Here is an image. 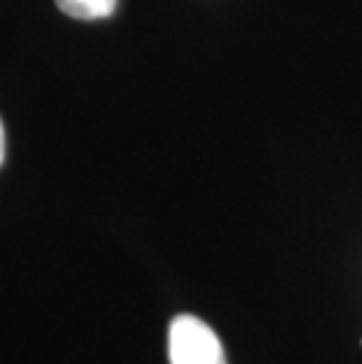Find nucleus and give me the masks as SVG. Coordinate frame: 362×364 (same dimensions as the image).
<instances>
[{
    "mask_svg": "<svg viewBox=\"0 0 362 364\" xmlns=\"http://www.w3.org/2000/svg\"><path fill=\"white\" fill-rule=\"evenodd\" d=\"M5 162V127H3V120H0V165Z\"/></svg>",
    "mask_w": 362,
    "mask_h": 364,
    "instance_id": "obj_3",
    "label": "nucleus"
},
{
    "mask_svg": "<svg viewBox=\"0 0 362 364\" xmlns=\"http://www.w3.org/2000/svg\"><path fill=\"white\" fill-rule=\"evenodd\" d=\"M57 7L75 19H104L115 12L118 0H55Z\"/></svg>",
    "mask_w": 362,
    "mask_h": 364,
    "instance_id": "obj_2",
    "label": "nucleus"
},
{
    "mask_svg": "<svg viewBox=\"0 0 362 364\" xmlns=\"http://www.w3.org/2000/svg\"><path fill=\"white\" fill-rule=\"evenodd\" d=\"M169 362L172 364H226L221 341L203 320L179 315L169 324Z\"/></svg>",
    "mask_w": 362,
    "mask_h": 364,
    "instance_id": "obj_1",
    "label": "nucleus"
}]
</instances>
